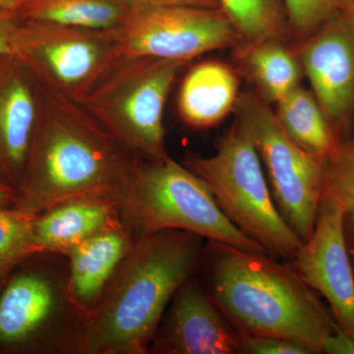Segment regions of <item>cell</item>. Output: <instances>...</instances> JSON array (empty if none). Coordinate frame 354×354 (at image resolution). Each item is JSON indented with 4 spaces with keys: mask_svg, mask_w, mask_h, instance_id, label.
Returning <instances> with one entry per match:
<instances>
[{
    "mask_svg": "<svg viewBox=\"0 0 354 354\" xmlns=\"http://www.w3.org/2000/svg\"><path fill=\"white\" fill-rule=\"evenodd\" d=\"M136 158L78 102L39 82L38 120L14 207L38 216L76 200L118 205Z\"/></svg>",
    "mask_w": 354,
    "mask_h": 354,
    "instance_id": "6da1fadb",
    "label": "cell"
},
{
    "mask_svg": "<svg viewBox=\"0 0 354 354\" xmlns=\"http://www.w3.org/2000/svg\"><path fill=\"white\" fill-rule=\"evenodd\" d=\"M199 272L203 288L242 334L288 339L321 354L326 337L341 328L292 266L269 254L206 241Z\"/></svg>",
    "mask_w": 354,
    "mask_h": 354,
    "instance_id": "7a4b0ae2",
    "label": "cell"
},
{
    "mask_svg": "<svg viewBox=\"0 0 354 354\" xmlns=\"http://www.w3.org/2000/svg\"><path fill=\"white\" fill-rule=\"evenodd\" d=\"M205 243L179 230L136 241L86 317L78 354H148L172 297L199 272Z\"/></svg>",
    "mask_w": 354,
    "mask_h": 354,
    "instance_id": "3957f363",
    "label": "cell"
},
{
    "mask_svg": "<svg viewBox=\"0 0 354 354\" xmlns=\"http://www.w3.org/2000/svg\"><path fill=\"white\" fill-rule=\"evenodd\" d=\"M116 207L123 225L136 241L162 230H179L206 241L268 254L221 213L204 181L171 157L162 162L136 158Z\"/></svg>",
    "mask_w": 354,
    "mask_h": 354,
    "instance_id": "277c9868",
    "label": "cell"
},
{
    "mask_svg": "<svg viewBox=\"0 0 354 354\" xmlns=\"http://www.w3.org/2000/svg\"><path fill=\"white\" fill-rule=\"evenodd\" d=\"M183 165L204 181L242 234L277 259L295 257L304 241L277 208L257 149L239 120L218 139L214 155H189Z\"/></svg>",
    "mask_w": 354,
    "mask_h": 354,
    "instance_id": "5b68a950",
    "label": "cell"
},
{
    "mask_svg": "<svg viewBox=\"0 0 354 354\" xmlns=\"http://www.w3.org/2000/svg\"><path fill=\"white\" fill-rule=\"evenodd\" d=\"M186 64L123 55L78 102L134 157L162 162L165 102Z\"/></svg>",
    "mask_w": 354,
    "mask_h": 354,
    "instance_id": "8992f818",
    "label": "cell"
},
{
    "mask_svg": "<svg viewBox=\"0 0 354 354\" xmlns=\"http://www.w3.org/2000/svg\"><path fill=\"white\" fill-rule=\"evenodd\" d=\"M53 259L9 274L0 290V346L78 354L85 318L68 295L66 264Z\"/></svg>",
    "mask_w": 354,
    "mask_h": 354,
    "instance_id": "52a82bcc",
    "label": "cell"
},
{
    "mask_svg": "<svg viewBox=\"0 0 354 354\" xmlns=\"http://www.w3.org/2000/svg\"><path fill=\"white\" fill-rule=\"evenodd\" d=\"M235 111L257 149L277 208L302 241H308L322 201L329 158L295 143L269 102L255 93L239 95Z\"/></svg>",
    "mask_w": 354,
    "mask_h": 354,
    "instance_id": "ba28073f",
    "label": "cell"
},
{
    "mask_svg": "<svg viewBox=\"0 0 354 354\" xmlns=\"http://www.w3.org/2000/svg\"><path fill=\"white\" fill-rule=\"evenodd\" d=\"M16 55L43 85L76 102L124 55L120 31L43 22L20 23Z\"/></svg>",
    "mask_w": 354,
    "mask_h": 354,
    "instance_id": "9c48e42d",
    "label": "cell"
},
{
    "mask_svg": "<svg viewBox=\"0 0 354 354\" xmlns=\"http://www.w3.org/2000/svg\"><path fill=\"white\" fill-rule=\"evenodd\" d=\"M120 35L127 57L186 64L242 41L223 9L199 7H138Z\"/></svg>",
    "mask_w": 354,
    "mask_h": 354,
    "instance_id": "30bf717a",
    "label": "cell"
},
{
    "mask_svg": "<svg viewBox=\"0 0 354 354\" xmlns=\"http://www.w3.org/2000/svg\"><path fill=\"white\" fill-rule=\"evenodd\" d=\"M295 53L312 93L344 141L354 115V9L335 14Z\"/></svg>",
    "mask_w": 354,
    "mask_h": 354,
    "instance_id": "8fae6325",
    "label": "cell"
},
{
    "mask_svg": "<svg viewBox=\"0 0 354 354\" xmlns=\"http://www.w3.org/2000/svg\"><path fill=\"white\" fill-rule=\"evenodd\" d=\"M344 214L341 205L323 198L311 236L288 263L325 298L339 327L354 339V268L344 237Z\"/></svg>",
    "mask_w": 354,
    "mask_h": 354,
    "instance_id": "7c38bea8",
    "label": "cell"
},
{
    "mask_svg": "<svg viewBox=\"0 0 354 354\" xmlns=\"http://www.w3.org/2000/svg\"><path fill=\"white\" fill-rule=\"evenodd\" d=\"M239 337L195 276L172 297L149 353L239 354Z\"/></svg>",
    "mask_w": 354,
    "mask_h": 354,
    "instance_id": "4fadbf2b",
    "label": "cell"
},
{
    "mask_svg": "<svg viewBox=\"0 0 354 354\" xmlns=\"http://www.w3.org/2000/svg\"><path fill=\"white\" fill-rule=\"evenodd\" d=\"M39 82L18 55L0 60V181L19 190L38 120Z\"/></svg>",
    "mask_w": 354,
    "mask_h": 354,
    "instance_id": "5bb4252c",
    "label": "cell"
},
{
    "mask_svg": "<svg viewBox=\"0 0 354 354\" xmlns=\"http://www.w3.org/2000/svg\"><path fill=\"white\" fill-rule=\"evenodd\" d=\"M135 242L120 225L94 235L66 256L69 297L84 318L99 304Z\"/></svg>",
    "mask_w": 354,
    "mask_h": 354,
    "instance_id": "9a60e30c",
    "label": "cell"
},
{
    "mask_svg": "<svg viewBox=\"0 0 354 354\" xmlns=\"http://www.w3.org/2000/svg\"><path fill=\"white\" fill-rule=\"evenodd\" d=\"M123 225L118 207L104 200L64 203L35 216V239L39 253L67 255L94 235Z\"/></svg>",
    "mask_w": 354,
    "mask_h": 354,
    "instance_id": "2e32d148",
    "label": "cell"
},
{
    "mask_svg": "<svg viewBox=\"0 0 354 354\" xmlns=\"http://www.w3.org/2000/svg\"><path fill=\"white\" fill-rule=\"evenodd\" d=\"M239 81L232 67L220 62H205L184 77L177 108L186 124L194 128L215 127L235 111Z\"/></svg>",
    "mask_w": 354,
    "mask_h": 354,
    "instance_id": "e0dca14e",
    "label": "cell"
},
{
    "mask_svg": "<svg viewBox=\"0 0 354 354\" xmlns=\"http://www.w3.org/2000/svg\"><path fill=\"white\" fill-rule=\"evenodd\" d=\"M237 50V62L269 104H276L300 86L304 69L297 53L283 41H243Z\"/></svg>",
    "mask_w": 354,
    "mask_h": 354,
    "instance_id": "ac0fdd59",
    "label": "cell"
},
{
    "mask_svg": "<svg viewBox=\"0 0 354 354\" xmlns=\"http://www.w3.org/2000/svg\"><path fill=\"white\" fill-rule=\"evenodd\" d=\"M137 8L134 0H29L15 14L21 22L120 31Z\"/></svg>",
    "mask_w": 354,
    "mask_h": 354,
    "instance_id": "d6986e66",
    "label": "cell"
},
{
    "mask_svg": "<svg viewBox=\"0 0 354 354\" xmlns=\"http://www.w3.org/2000/svg\"><path fill=\"white\" fill-rule=\"evenodd\" d=\"M276 104L274 114L279 124L304 150L330 158L341 145L342 140L313 93L298 86Z\"/></svg>",
    "mask_w": 354,
    "mask_h": 354,
    "instance_id": "ffe728a7",
    "label": "cell"
},
{
    "mask_svg": "<svg viewBox=\"0 0 354 354\" xmlns=\"http://www.w3.org/2000/svg\"><path fill=\"white\" fill-rule=\"evenodd\" d=\"M242 41H285L288 20L283 0H220Z\"/></svg>",
    "mask_w": 354,
    "mask_h": 354,
    "instance_id": "44dd1931",
    "label": "cell"
},
{
    "mask_svg": "<svg viewBox=\"0 0 354 354\" xmlns=\"http://www.w3.org/2000/svg\"><path fill=\"white\" fill-rule=\"evenodd\" d=\"M35 216L15 207H0V277L7 279L14 270L39 254L35 239Z\"/></svg>",
    "mask_w": 354,
    "mask_h": 354,
    "instance_id": "7402d4cb",
    "label": "cell"
},
{
    "mask_svg": "<svg viewBox=\"0 0 354 354\" xmlns=\"http://www.w3.org/2000/svg\"><path fill=\"white\" fill-rule=\"evenodd\" d=\"M323 198L337 202L346 212L354 208V139L342 141L328 158Z\"/></svg>",
    "mask_w": 354,
    "mask_h": 354,
    "instance_id": "603a6c76",
    "label": "cell"
},
{
    "mask_svg": "<svg viewBox=\"0 0 354 354\" xmlns=\"http://www.w3.org/2000/svg\"><path fill=\"white\" fill-rule=\"evenodd\" d=\"M288 24L308 37L335 14L354 9L353 0H283Z\"/></svg>",
    "mask_w": 354,
    "mask_h": 354,
    "instance_id": "cb8c5ba5",
    "label": "cell"
},
{
    "mask_svg": "<svg viewBox=\"0 0 354 354\" xmlns=\"http://www.w3.org/2000/svg\"><path fill=\"white\" fill-rule=\"evenodd\" d=\"M239 353L310 354L304 346L288 339L268 337V335L242 334V333H239Z\"/></svg>",
    "mask_w": 354,
    "mask_h": 354,
    "instance_id": "d4e9b609",
    "label": "cell"
},
{
    "mask_svg": "<svg viewBox=\"0 0 354 354\" xmlns=\"http://www.w3.org/2000/svg\"><path fill=\"white\" fill-rule=\"evenodd\" d=\"M20 23L16 14L0 7V60L16 55Z\"/></svg>",
    "mask_w": 354,
    "mask_h": 354,
    "instance_id": "484cf974",
    "label": "cell"
},
{
    "mask_svg": "<svg viewBox=\"0 0 354 354\" xmlns=\"http://www.w3.org/2000/svg\"><path fill=\"white\" fill-rule=\"evenodd\" d=\"M325 354H354V339L342 328L326 337L323 344Z\"/></svg>",
    "mask_w": 354,
    "mask_h": 354,
    "instance_id": "4316f807",
    "label": "cell"
},
{
    "mask_svg": "<svg viewBox=\"0 0 354 354\" xmlns=\"http://www.w3.org/2000/svg\"><path fill=\"white\" fill-rule=\"evenodd\" d=\"M138 7L221 8L220 0H134Z\"/></svg>",
    "mask_w": 354,
    "mask_h": 354,
    "instance_id": "83f0119b",
    "label": "cell"
},
{
    "mask_svg": "<svg viewBox=\"0 0 354 354\" xmlns=\"http://www.w3.org/2000/svg\"><path fill=\"white\" fill-rule=\"evenodd\" d=\"M344 230L349 257L354 268V208L348 209L344 214Z\"/></svg>",
    "mask_w": 354,
    "mask_h": 354,
    "instance_id": "f1b7e54d",
    "label": "cell"
},
{
    "mask_svg": "<svg viewBox=\"0 0 354 354\" xmlns=\"http://www.w3.org/2000/svg\"><path fill=\"white\" fill-rule=\"evenodd\" d=\"M18 191L0 181V207L15 206Z\"/></svg>",
    "mask_w": 354,
    "mask_h": 354,
    "instance_id": "f546056e",
    "label": "cell"
},
{
    "mask_svg": "<svg viewBox=\"0 0 354 354\" xmlns=\"http://www.w3.org/2000/svg\"><path fill=\"white\" fill-rule=\"evenodd\" d=\"M29 0H0V7L15 14L18 10L25 6Z\"/></svg>",
    "mask_w": 354,
    "mask_h": 354,
    "instance_id": "4dcf8cb0",
    "label": "cell"
},
{
    "mask_svg": "<svg viewBox=\"0 0 354 354\" xmlns=\"http://www.w3.org/2000/svg\"><path fill=\"white\" fill-rule=\"evenodd\" d=\"M6 279L1 278V277H0V290H1L2 286L4 285V283H6Z\"/></svg>",
    "mask_w": 354,
    "mask_h": 354,
    "instance_id": "1f68e13d",
    "label": "cell"
},
{
    "mask_svg": "<svg viewBox=\"0 0 354 354\" xmlns=\"http://www.w3.org/2000/svg\"><path fill=\"white\" fill-rule=\"evenodd\" d=\"M353 4H354V0H353Z\"/></svg>",
    "mask_w": 354,
    "mask_h": 354,
    "instance_id": "d6a6232c",
    "label": "cell"
}]
</instances>
